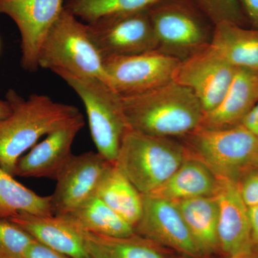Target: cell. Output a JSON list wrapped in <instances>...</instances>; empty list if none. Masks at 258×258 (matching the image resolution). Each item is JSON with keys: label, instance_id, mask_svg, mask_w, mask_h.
I'll list each match as a JSON object with an SVG mask.
<instances>
[{"label": "cell", "instance_id": "obj_1", "mask_svg": "<svg viewBox=\"0 0 258 258\" xmlns=\"http://www.w3.org/2000/svg\"><path fill=\"white\" fill-rule=\"evenodd\" d=\"M6 101L11 113L0 120V167L14 176L17 162L39 139L62 128L81 114L72 105L54 101L45 95L28 99L10 89Z\"/></svg>", "mask_w": 258, "mask_h": 258}, {"label": "cell", "instance_id": "obj_2", "mask_svg": "<svg viewBox=\"0 0 258 258\" xmlns=\"http://www.w3.org/2000/svg\"><path fill=\"white\" fill-rule=\"evenodd\" d=\"M121 102L129 128L154 137L186 136L200 127L205 113L195 94L175 81L121 96Z\"/></svg>", "mask_w": 258, "mask_h": 258}, {"label": "cell", "instance_id": "obj_3", "mask_svg": "<svg viewBox=\"0 0 258 258\" xmlns=\"http://www.w3.org/2000/svg\"><path fill=\"white\" fill-rule=\"evenodd\" d=\"M189 155L177 142L128 128L120 143L115 165L142 195L156 191Z\"/></svg>", "mask_w": 258, "mask_h": 258}, {"label": "cell", "instance_id": "obj_4", "mask_svg": "<svg viewBox=\"0 0 258 258\" xmlns=\"http://www.w3.org/2000/svg\"><path fill=\"white\" fill-rule=\"evenodd\" d=\"M38 67L55 74L96 78L109 85L104 58L91 40L87 24L64 8L42 41Z\"/></svg>", "mask_w": 258, "mask_h": 258}, {"label": "cell", "instance_id": "obj_5", "mask_svg": "<svg viewBox=\"0 0 258 258\" xmlns=\"http://www.w3.org/2000/svg\"><path fill=\"white\" fill-rule=\"evenodd\" d=\"M82 100L97 152L115 164L122 139L129 128L121 96L108 83L96 78L57 73Z\"/></svg>", "mask_w": 258, "mask_h": 258}, {"label": "cell", "instance_id": "obj_6", "mask_svg": "<svg viewBox=\"0 0 258 258\" xmlns=\"http://www.w3.org/2000/svg\"><path fill=\"white\" fill-rule=\"evenodd\" d=\"M186 136L195 157L221 181L239 182L242 173L255 166L258 139L242 124L220 129L199 127Z\"/></svg>", "mask_w": 258, "mask_h": 258}, {"label": "cell", "instance_id": "obj_7", "mask_svg": "<svg viewBox=\"0 0 258 258\" xmlns=\"http://www.w3.org/2000/svg\"><path fill=\"white\" fill-rule=\"evenodd\" d=\"M181 62L158 49L104 59L110 86L121 96L147 92L174 81Z\"/></svg>", "mask_w": 258, "mask_h": 258}, {"label": "cell", "instance_id": "obj_8", "mask_svg": "<svg viewBox=\"0 0 258 258\" xmlns=\"http://www.w3.org/2000/svg\"><path fill=\"white\" fill-rule=\"evenodd\" d=\"M149 10L106 15L87 24L91 40L103 58L159 49Z\"/></svg>", "mask_w": 258, "mask_h": 258}, {"label": "cell", "instance_id": "obj_9", "mask_svg": "<svg viewBox=\"0 0 258 258\" xmlns=\"http://www.w3.org/2000/svg\"><path fill=\"white\" fill-rule=\"evenodd\" d=\"M159 49L181 59L208 44L206 28L195 10L181 0H166L149 10Z\"/></svg>", "mask_w": 258, "mask_h": 258}, {"label": "cell", "instance_id": "obj_10", "mask_svg": "<svg viewBox=\"0 0 258 258\" xmlns=\"http://www.w3.org/2000/svg\"><path fill=\"white\" fill-rule=\"evenodd\" d=\"M235 70L208 43L181 60L174 81L189 88L205 113L222 101Z\"/></svg>", "mask_w": 258, "mask_h": 258}, {"label": "cell", "instance_id": "obj_11", "mask_svg": "<svg viewBox=\"0 0 258 258\" xmlns=\"http://www.w3.org/2000/svg\"><path fill=\"white\" fill-rule=\"evenodd\" d=\"M64 0H0V14L10 17L21 37V66L34 72L47 32L64 10Z\"/></svg>", "mask_w": 258, "mask_h": 258}, {"label": "cell", "instance_id": "obj_12", "mask_svg": "<svg viewBox=\"0 0 258 258\" xmlns=\"http://www.w3.org/2000/svg\"><path fill=\"white\" fill-rule=\"evenodd\" d=\"M135 234L189 256L201 255L174 202L153 195H142V212L134 226Z\"/></svg>", "mask_w": 258, "mask_h": 258}, {"label": "cell", "instance_id": "obj_13", "mask_svg": "<svg viewBox=\"0 0 258 258\" xmlns=\"http://www.w3.org/2000/svg\"><path fill=\"white\" fill-rule=\"evenodd\" d=\"M111 163L98 152L74 155L56 179L55 191L51 195L55 216H64L95 196L97 187Z\"/></svg>", "mask_w": 258, "mask_h": 258}, {"label": "cell", "instance_id": "obj_14", "mask_svg": "<svg viewBox=\"0 0 258 258\" xmlns=\"http://www.w3.org/2000/svg\"><path fill=\"white\" fill-rule=\"evenodd\" d=\"M85 124L82 113L62 128L46 136L17 162L14 176L56 180L73 155V143Z\"/></svg>", "mask_w": 258, "mask_h": 258}, {"label": "cell", "instance_id": "obj_15", "mask_svg": "<svg viewBox=\"0 0 258 258\" xmlns=\"http://www.w3.org/2000/svg\"><path fill=\"white\" fill-rule=\"evenodd\" d=\"M216 198L219 205V247L230 256L254 249L248 207L241 195L239 182L220 180Z\"/></svg>", "mask_w": 258, "mask_h": 258}, {"label": "cell", "instance_id": "obj_16", "mask_svg": "<svg viewBox=\"0 0 258 258\" xmlns=\"http://www.w3.org/2000/svg\"><path fill=\"white\" fill-rule=\"evenodd\" d=\"M258 101V71L236 69L220 103L204 113L200 128L220 129L240 124Z\"/></svg>", "mask_w": 258, "mask_h": 258}, {"label": "cell", "instance_id": "obj_17", "mask_svg": "<svg viewBox=\"0 0 258 258\" xmlns=\"http://www.w3.org/2000/svg\"><path fill=\"white\" fill-rule=\"evenodd\" d=\"M37 242L71 258H90L82 230L64 216H40L19 213L9 219Z\"/></svg>", "mask_w": 258, "mask_h": 258}, {"label": "cell", "instance_id": "obj_18", "mask_svg": "<svg viewBox=\"0 0 258 258\" xmlns=\"http://www.w3.org/2000/svg\"><path fill=\"white\" fill-rule=\"evenodd\" d=\"M220 180L203 161L188 155L182 164L165 182L149 195L181 201L201 197L216 196Z\"/></svg>", "mask_w": 258, "mask_h": 258}, {"label": "cell", "instance_id": "obj_19", "mask_svg": "<svg viewBox=\"0 0 258 258\" xmlns=\"http://www.w3.org/2000/svg\"><path fill=\"white\" fill-rule=\"evenodd\" d=\"M210 44L236 69L258 71V29L221 22L215 25Z\"/></svg>", "mask_w": 258, "mask_h": 258}, {"label": "cell", "instance_id": "obj_20", "mask_svg": "<svg viewBox=\"0 0 258 258\" xmlns=\"http://www.w3.org/2000/svg\"><path fill=\"white\" fill-rule=\"evenodd\" d=\"M177 205L201 255L219 247L217 237L219 205L216 196L174 202Z\"/></svg>", "mask_w": 258, "mask_h": 258}, {"label": "cell", "instance_id": "obj_21", "mask_svg": "<svg viewBox=\"0 0 258 258\" xmlns=\"http://www.w3.org/2000/svg\"><path fill=\"white\" fill-rule=\"evenodd\" d=\"M95 196L134 227L142 212V195L112 164L102 178Z\"/></svg>", "mask_w": 258, "mask_h": 258}, {"label": "cell", "instance_id": "obj_22", "mask_svg": "<svg viewBox=\"0 0 258 258\" xmlns=\"http://www.w3.org/2000/svg\"><path fill=\"white\" fill-rule=\"evenodd\" d=\"M79 229L109 237L136 235L133 225L115 213L99 198L93 196L69 215H64Z\"/></svg>", "mask_w": 258, "mask_h": 258}, {"label": "cell", "instance_id": "obj_23", "mask_svg": "<svg viewBox=\"0 0 258 258\" xmlns=\"http://www.w3.org/2000/svg\"><path fill=\"white\" fill-rule=\"evenodd\" d=\"M22 212L53 216L51 195H37L0 167V219H10Z\"/></svg>", "mask_w": 258, "mask_h": 258}, {"label": "cell", "instance_id": "obj_24", "mask_svg": "<svg viewBox=\"0 0 258 258\" xmlns=\"http://www.w3.org/2000/svg\"><path fill=\"white\" fill-rule=\"evenodd\" d=\"M82 234L90 258H165L152 242L137 235L115 237L83 230Z\"/></svg>", "mask_w": 258, "mask_h": 258}, {"label": "cell", "instance_id": "obj_25", "mask_svg": "<svg viewBox=\"0 0 258 258\" xmlns=\"http://www.w3.org/2000/svg\"><path fill=\"white\" fill-rule=\"evenodd\" d=\"M166 0H64V8L85 23L106 15L152 8Z\"/></svg>", "mask_w": 258, "mask_h": 258}, {"label": "cell", "instance_id": "obj_26", "mask_svg": "<svg viewBox=\"0 0 258 258\" xmlns=\"http://www.w3.org/2000/svg\"><path fill=\"white\" fill-rule=\"evenodd\" d=\"M35 240L9 219H0V258H24Z\"/></svg>", "mask_w": 258, "mask_h": 258}, {"label": "cell", "instance_id": "obj_27", "mask_svg": "<svg viewBox=\"0 0 258 258\" xmlns=\"http://www.w3.org/2000/svg\"><path fill=\"white\" fill-rule=\"evenodd\" d=\"M215 25L227 21L242 25L244 20L240 0H191Z\"/></svg>", "mask_w": 258, "mask_h": 258}, {"label": "cell", "instance_id": "obj_28", "mask_svg": "<svg viewBox=\"0 0 258 258\" xmlns=\"http://www.w3.org/2000/svg\"><path fill=\"white\" fill-rule=\"evenodd\" d=\"M241 195L248 208L258 205V170L247 173L239 181Z\"/></svg>", "mask_w": 258, "mask_h": 258}, {"label": "cell", "instance_id": "obj_29", "mask_svg": "<svg viewBox=\"0 0 258 258\" xmlns=\"http://www.w3.org/2000/svg\"><path fill=\"white\" fill-rule=\"evenodd\" d=\"M24 258H71L35 240L29 247Z\"/></svg>", "mask_w": 258, "mask_h": 258}, {"label": "cell", "instance_id": "obj_30", "mask_svg": "<svg viewBox=\"0 0 258 258\" xmlns=\"http://www.w3.org/2000/svg\"><path fill=\"white\" fill-rule=\"evenodd\" d=\"M240 3L244 15L254 28L258 29V0H240Z\"/></svg>", "mask_w": 258, "mask_h": 258}, {"label": "cell", "instance_id": "obj_31", "mask_svg": "<svg viewBox=\"0 0 258 258\" xmlns=\"http://www.w3.org/2000/svg\"><path fill=\"white\" fill-rule=\"evenodd\" d=\"M240 124L248 129L258 139V101L252 110L244 117Z\"/></svg>", "mask_w": 258, "mask_h": 258}, {"label": "cell", "instance_id": "obj_32", "mask_svg": "<svg viewBox=\"0 0 258 258\" xmlns=\"http://www.w3.org/2000/svg\"><path fill=\"white\" fill-rule=\"evenodd\" d=\"M248 214L252 242L258 246V205L248 208Z\"/></svg>", "mask_w": 258, "mask_h": 258}, {"label": "cell", "instance_id": "obj_33", "mask_svg": "<svg viewBox=\"0 0 258 258\" xmlns=\"http://www.w3.org/2000/svg\"><path fill=\"white\" fill-rule=\"evenodd\" d=\"M12 109L8 101L0 100V120L4 119L11 113Z\"/></svg>", "mask_w": 258, "mask_h": 258}, {"label": "cell", "instance_id": "obj_34", "mask_svg": "<svg viewBox=\"0 0 258 258\" xmlns=\"http://www.w3.org/2000/svg\"><path fill=\"white\" fill-rule=\"evenodd\" d=\"M230 258H258V252L252 249L247 252L230 256Z\"/></svg>", "mask_w": 258, "mask_h": 258}, {"label": "cell", "instance_id": "obj_35", "mask_svg": "<svg viewBox=\"0 0 258 258\" xmlns=\"http://www.w3.org/2000/svg\"><path fill=\"white\" fill-rule=\"evenodd\" d=\"M255 166H257V167H258V155L257 157V159H256V161H255Z\"/></svg>", "mask_w": 258, "mask_h": 258}]
</instances>
